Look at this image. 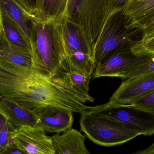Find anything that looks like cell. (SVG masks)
Here are the masks:
<instances>
[{
    "label": "cell",
    "mask_w": 154,
    "mask_h": 154,
    "mask_svg": "<svg viewBox=\"0 0 154 154\" xmlns=\"http://www.w3.org/2000/svg\"><path fill=\"white\" fill-rule=\"evenodd\" d=\"M0 96L27 109L54 106L81 113L87 98L72 86L65 71L48 75L34 66L0 60Z\"/></svg>",
    "instance_id": "cell-1"
},
{
    "label": "cell",
    "mask_w": 154,
    "mask_h": 154,
    "mask_svg": "<svg viewBox=\"0 0 154 154\" xmlns=\"http://www.w3.org/2000/svg\"><path fill=\"white\" fill-rule=\"evenodd\" d=\"M62 19L42 20L33 17L30 45L34 66L48 75L65 71L62 64L67 57Z\"/></svg>",
    "instance_id": "cell-2"
},
{
    "label": "cell",
    "mask_w": 154,
    "mask_h": 154,
    "mask_svg": "<svg viewBox=\"0 0 154 154\" xmlns=\"http://www.w3.org/2000/svg\"><path fill=\"white\" fill-rule=\"evenodd\" d=\"M81 114V131L98 145L107 147L122 145L139 136L121 122L93 111L89 107Z\"/></svg>",
    "instance_id": "cell-3"
},
{
    "label": "cell",
    "mask_w": 154,
    "mask_h": 154,
    "mask_svg": "<svg viewBox=\"0 0 154 154\" xmlns=\"http://www.w3.org/2000/svg\"><path fill=\"white\" fill-rule=\"evenodd\" d=\"M142 30L128 29L122 11L107 18L93 46V57L96 67L108 60L125 46L132 45L139 40Z\"/></svg>",
    "instance_id": "cell-4"
},
{
    "label": "cell",
    "mask_w": 154,
    "mask_h": 154,
    "mask_svg": "<svg viewBox=\"0 0 154 154\" xmlns=\"http://www.w3.org/2000/svg\"><path fill=\"white\" fill-rule=\"evenodd\" d=\"M109 0H68L63 18L84 29L94 44L107 19Z\"/></svg>",
    "instance_id": "cell-5"
},
{
    "label": "cell",
    "mask_w": 154,
    "mask_h": 154,
    "mask_svg": "<svg viewBox=\"0 0 154 154\" xmlns=\"http://www.w3.org/2000/svg\"><path fill=\"white\" fill-rule=\"evenodd\" d=\"M89 108L93 111L121 122L139 136H150L154 134V112L131 104H120L111 101Z\"/></svg>",
    "instance_id": "cell-6"
},
{
    "label": "cell",
    "mask_w": 154,
    "mask_h": 154,
    "mask_svg": "<svg viewBox=\"0 0 154 154\" xmlns=\"http://www.w3.org/2000/svg\"><path fill=\"white\" fill-rule=\"evenodd\" d=\"M131 45L119 49L104 63L96 66L92 74L93 79L101 77H117L128 79L129 75L149 59L151 54L137 56L131 51Z\"/></svg>",
    "instance_id": "cell-7"
},
{
    "label": "cell",
    "mask_w": 154,
    "mask_h": 154,
    "mask_svg": "<svg viewBox=\"0 0 154 154\" xmlns=\"http://www.w3.org/2000/svg\"><path fill=\"white\" fill-rule=\"evenodd\" d=\"M12 137L26 154H55L52 137L47 136L41 126H23L14 131Z\"/></svg>",
    "instance_id": "cell-8"
},
{
    "label": "cell",
    "mask_w": 154,
    "mask_h": 154,
    "mask_svg": "<svg viewBox=\"0 0 154 154\" xmlns=\"http://www.w3.org/2000/svg\"><path fill=\"white\" fill-rule=\"evenodd\" d=\"M32 111L46 133H60L72 128L74 119L72 111L54 106H42Z\"/></svg>",
    "instance_id": "cell-9"
},
{
    "label": "cell",
    "mask_w": 154,
    "mask_h": 154,
    "mask_svg": "<svg viewBox=\"0 0 154 154\" xmlns=\"http://www.w3.org/2000/svg\"><path fill=\"white\" fill-rule=\"evenodd\" d=\"M154 89V72L123 81L109 101L129 104L140 95Z\"/></svg>",
    "instance_id": "cell-10"
},
{
    "label": "cell",
    "mask_w": 154,
    "mask_h": 154,
    "mask_svg": "<svg viewBox=\"0 0 154 154\" xmlns=\"http://www.w3.org/2000/svg\"><path fill=\"white\" fill-rule=\"evenodd\" d=\"M122 12L128 29L142 30L154 16V0H128Z\"/></svg>",
    "instance_id": "cell-11"
},
{
    "label": "cell",
    "mask_w": 154,
    "mask_h": 154,
    "mask_svg": "<svg viewBox=\"0 0 154 154\" xmlns=\"http://www.w3.org/2000/svg\"><path fill=\"white\" fill-rule=\"evenodd\" d=\"M0 114L7 119L15 130L25 126H39L38 120L32 110L2 96H0Z\"/></svg>",
    "instance_id": "cell-12"
},
{
    "label": "cell",
    "mask_w": 154,
    "mask_h": 154,
    "mask_svg": "<svg viewBox=\"0 0 154 154\" xmlns=\"http://www.w3.org/2000/svg\"><path fill=\"white\" fill-rule=\"evenodd\" d=\"M55 154H90L85 144V137L71 128L52 137Z\"/></svg>",
    "instance_id": "cell-13"
},
{
    "label": "cell",
    "mask_w": 154,
    "mask_h": 154,
    "mask_svg": "<svg viewBox=\"0 0 154 154\" xmlns=\"http://www.w3.org/2000/svg\"><path fill=\"white\" fill-rule=\"evenodd\" d=\"M0 60L22 66H34L31 51L10 42L0 33Z\"/></svg>",
    "instance_id": "cell-14"
},
{
    "label": "cell",
    "mask_w": 154,
    "mask_h": 154,
    "mask_svg": "<svg viewBox=\"0 0 154 154\" xmlns=\"http://www.w3.org/2000/svg\"><path fill=\"white\" fill-rule=\"evenodd\" d=\"M0 10L4 11L17 25L30 42L31 21L34 16L16 0H0Z\"/></svg>",
    "instance_id": "cell-15"
},
{
    "label": "cell",
    "mask_w": 154,
    "mask_h": 154,
    "mask_svg": "<svg viewBox=\"0 0 154 154\" xmlns=\"http://www.w3.org/2000/svg\"><path fill=\"white\" fill-rule=\"evenodd\" d=\"M68 0H36L34 16L42 20H59L63 18Z\"/></svg>",
    "instance_id": "cell-16"
},
{
    "label": "cell",
    "mask_w": 154,
    "mask_h": 154,
    "mask_svg": "<svg viewBox=\"0 0 154 154\" xmlns=\"http://www.w3.org/2000/svg\"><path fill=\"white\" fill-rule=\"evenodd\" d=\"M62 66L66 72H77L86 75H92L96 68L92 55L83 52L67 55Z\"/></svg>",
    "instance_id": "cell-17"
},
{
    "label": "cell",
    "mask_w": 154,
    "mask_h": 154,
    "mask_svg": "<svg viewBox=\"0 0 154 154\" xmlns=\"http://www.w3.org/2000/svg\"><path fill=\"white\" fill-rule=\"evenodd\" d=\"M0 33L14 45L31 51L30 42L17 25L4 11L0 10Z\"/></svg>",
    "instance_id": "cell-18"
},
{
    "label": "cell",
    "mask_w": 154,
    "mask_h": 154,
    "mask_svg": "<svg viewBox=\"0 0 154 154\" xmlns=\"http://www.w3.org/2000/svg\"><path fill=\"white\" fill-rule=\"evenodd\" d=\"M66 73L74 89L84 95L88 101L94 102V99L89 94V83L92 75H86L75 72H67Z\"/></svg>",
    "instance_id": "cell-19"
},
{
    "label": "cell",
    "mask_w": 154,
    "mask_h": 154,
    "mask_svg": "<svg viewBox=\"0 0 154 154\" xmlns=\"http://www.w3.org/2000/svg\"><path fill=\"white\" fill-rule=\"evenodd\" d=\"M15 130L7 119L0 114V154L7 147Z\"/></svg>",
    "instance_id": "cell-20"
},
{
    "label": "cell",
    "mask_w": 154,
    "mask_h": 154,
    "mask_svg": "<svg viewBox=\"0 0 154 154\" xmlns=\"http://www.w3.org/2000/svg\"><path fill=\"white\" fill-rule=\"evenodd\" d=\"M131 49L137 56L154 54V37L147 40L139 39L131 45Z\"/></svg>",
    "instance_id": "cell-21"
},
{
    "label": "cell",
    "mask_w": 154,
    "mask_h": 154,
    "mask_svg": "<svg viewBox=\"0 0 154 154\" xmlns=\"http://www.w3.org/2000/svg\"><path fill=\"white\" fill-rule=\"evenodd\" d=\"M129 104L154 112V89L139 96Z\"/></svg>",
    "instance_id": "cell-22"
},
{
    "label": "cell",
    "mask_w": 154,
    "mask_h": 154,
    "mask_svg": "<svg viewBox=\"0 0 154 154\" xmlns=\"http://www.w3.org/2000/svg\"><path fill=\"white\" fill-rule=\"evenodd\" d=\"M154 72V54H152L148 61L140 66L129 75L128 79L136 78Z\"/></svg>",
    "instance_id": "cell-23"
},
{
    "label": "cell",
    "mask_w": 154,
    "mask_h": 154,
    "mask_svg": "<svg viewBox=\"0 0 154 154\" xmlns=\"http://www.w3.org/2000/svg\"><path fill=\"white\" fill-rule=\"evenodd\" d=\"M128 1V0H109L107 19L117 12L122 11Z\"/></svg>",
    "instance_id": "cell-24"
},
{
    "label": "cell",
    "mask_w": 154,
    "mask_h": 154,
    "mask_svg": "<svg viewBox=\"0 0 154 154\" xmlns=\"http://www.w3.org/2000/svg\"><path fill=\"white\" fill-rule=\"evenodd\" d=\"M154 37V16L148 21L142 30L140 40H146Z\"/></svg>",
    "instance_id": "cell-25"
},
{
    "label": "cell",
    "mask_w": 154,
    "mask_h": 154,
    "mask_svg": "<svg viewBox=\"0 0 154 154\" xmlns=\"http://www.w3.org/2000/svg\"><path fill=\"white\" fill-rule=\"evenodd\" d=\"M31 15L34 16L36 0H16Z\"/></svg>",
    "instance_id": "cell-26"
},
{
    "label": "cell",
    "mask_w": 154,
    "mask_h": 154,
    "mask_svg": "<svg viewBox=\"0 0 154 154\" xmlns=\"http://www.w3.org/2000/svg\"><path fill=\"white\" fill-rule=\"evenodd\" d=\"M26 154L25 151L20 149L16 144L8 146L2 152V154Z\"/></svg>",
    "instance_id": "cell-27"
},
{
    "label": "cell",
    "mask_w": 154,
    "mask_h": 154,
    "mask_svg": "<svg viewBox=\"0 0 154 154\" xmlns=\"http://www.w3.org/2000/svg\"><path fill=\"white\" fill-rule=\"evenodd\" d=\"M154 150V142L147 148L141 150H137V152H135L133 154H146L147 152L150 151Z\"/></svg>",
    "instance_id": "cell-28"
},
{
    "label": "cell",
    "mask_w": 154,
    "mask_h": 154,
    "mask_svg": "<svg viewBox=\"0 0 154 154\" xmlns=\"http://www.w3.org/2000/svg\"><path fill=\"white\" fill-rule=\"evenodd\" d=\"M146 154H154V150L147 152V153Z\"/></svg>",
    "instance_id": "cell-29"
}]
</instances>
